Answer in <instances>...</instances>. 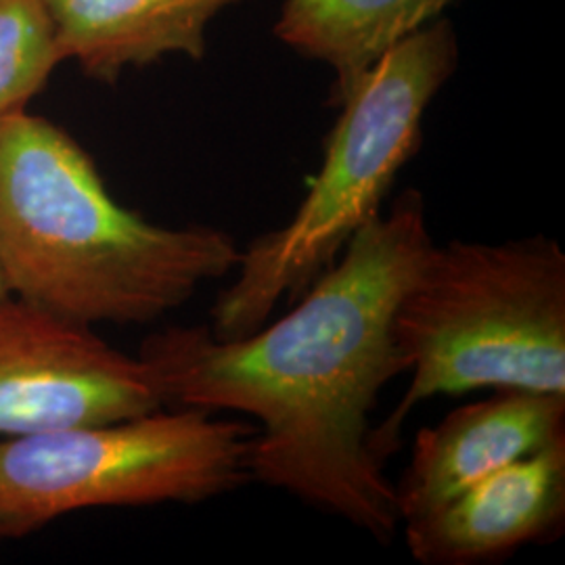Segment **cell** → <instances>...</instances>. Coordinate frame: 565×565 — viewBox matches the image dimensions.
Returning a JSON list of instances; mask_svg holds the SVG:
<instances>
[{
    "label": "cell",
    "mask_w": 565,
    "mask_h": 565,
    "mask_svg": "<svg viewBox=\"0 0 565 565\" xmlns=\"http://www.w3.org/2000/svg\"><path fill=\"white\" fill-rule=\"evenodd\" d=\"M411 384L373 443L387 461L408 413L471 390L565 394V254L545 235L425 252L394 312Z\"/></svg>",
    "instance_id": "cell-3"
},
{
    "label": "cell",
    "mask_w": 565,
    "mask_h": 565,
    "mask_svg": "<svg viewBox=\"0 0 565 565\" xmlns=\"http://www.w3.org/2000/svg\"><path fill=\"white\" fill-rule=\"evenodd\" d=\"M457 57L452 28L438 21L392 46L352 82L300 207L281 228L243 247L235 281L210 310L216 338H245L270 321L282 300H300L352 235L382 212L390 186L422 142L425 109Z\"/></svg>",
    "instance_id": "cell-4"
},
{
    "label": "cell",
    "mask_w": 565,
    "mask_h": 565,
    "mask_svg": "<svg viewBox=\"0 0 565 565\" xmlns=\"http://www.w3.org/2000/svg\"><path fill=\"white\" fill-rule=\"evenodd\" d=\"M11 294H9V287H7V282H4V277H2V270H0V300L2 298H9Z\"/></svg>",
    "instance_id": "cell-12"
},
{
    "label": "cell",
    "mask_w": 565,
    "mask_h": 565,
    "mask_svg": "<svg viewBox=\"0 0 565 565\" xmlns=\"http://www.w3.org/2000/svg\"><path fill=\"white\" fill-rule=\"evenodd\" d=\"M239 254L221 228L163 226L116 202L57 124L28 109L0 118V270L13 298L86 327L156 323Z\"/></svg>",
    "instance_id": "cell-2"
},
{
    "label": "cell",
    "mask_w": 565,
    "mask_h": 565,
    "mask_svg": "<svg viewBox=\"0 0 565 565\" xmlns=\"http://www.w3.org/2000/svg\"><path fill=\"white\" fill-rule=\"evenodd\" d=\"M63 61L114 84L166 55H205V30L235 0H44Z\"/></svg>",
    "instance_id": "cell-9"
},
{
    "label": "cell",
    "mask_w": 565,
    "mask_h": 565,
    "mask_svg": "<svg viewBox=\"0 0 565 565\" xmlns=\"http://www.w3.org/2000/svg\"><path fill=\"white\" fill-rule=\"evenodd\" d=\"M565 438V394L494 390L419 429L411 463L394 484L401 524L486 476Z\"/></svg>",
    "instance_id": "cell-8"
},
{
    "label": "cell",
    "mask_w": 565,
    "mask_h": 565,
    "mask_svg": "<svg viewBox=\"0 0 565 565\" xmlns=\"http://www.w3.org/2000/svg\"><path fill=\"white\" fill-rule=\"evenodd\" d=\"M160 408L162 396L139 356L116 350L93 327L13 296L0 300V438Z\"/></svg>",
    "instance_id": "cell-6"
},
{
    "label": "cell",
    "mask_w": 565,
    "mask_h": 565,
    "mask_svg": "<svg viewBox=\"0 0 565 565\" xmlns=\"http://www.w3.org/2000/svg\"><path fill=\"white\" fill-rule=\"evenodd\" d=\"M452 0H285L275 34L335 72L331 102L398 42L424 30Z\"/></svg>",
    "instance_id": "cell-10"
},
{
    "label": "cell",
    "mask_w": 565,
    "mask_h": 565,
    "mask_svg": "<svg viewBox=\"0 0 565 565\" xmlns=\"http://www.w3.org/2000/svg\"><path fill=\"white\" fill-rule=\"evenodd\" d=\"M63 63L44 0H0V118L28 109Z\"/></svg>",
    "instance_id": "cell-11"
},
{
    "label": "cell",
    "mask_w": 565,
    "mask_h": 565,
    "mask_svg": "<svg viewBox=\"0 0 565 565\" xmlns=\"http://www.w3.org/2000/svg\"><path fill=\"white\" fill-rule=\"evenodd\" d=\"M256 427L198 408L0 438V543L103 507L195 505L252 480Z\"/></svg>",
    "instance_id": "cell-5"
},
{
    "label": "cell",
    "mask_w": 565,
    "mask_h": 565,
    "mask_svg": "<svg viewBox=\"0 0 565 565\" xmlns=\"http://www.w3.org/2000/svg\"><path fill=\"white\" fill-rule=\"evenodd\" d=\"M434 243L422 193L404 191L345 243L342 258L279 321L239 340L172 324L139 350L163 406L254 417L249 476L373 539H394V484L371 413L406 373L394 312Z\"/></svg>",
    "instance_id": "cell-1"
},
{
    "label": "cell",
    "mask_w": 565,
    "mask_h": 565,
    "mask_svg": "<svg viewBox=\"0 0 565 565\" xmlns=\"http://www.w3.org/2000/svg\"><path fill=\"white\" fill-rule=\"evenodd\" d=\"M565 524V438L490 473L450 501L404 522L408 553L424 565L488 564Z\"/></svg>",
    "instance_id": "cell-7"
}]
</instances>
